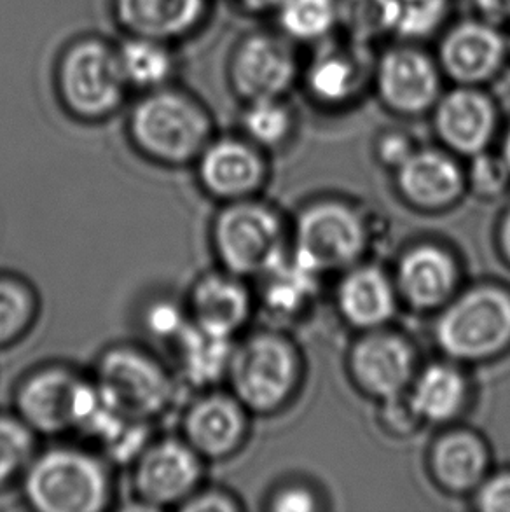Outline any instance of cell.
Returning a JSON list of instances; mask_svg holds the SVG:
<instances>
[{
	"label": "cell",
	"mask_w": 510,
	"mask_h": 512,
	"mask_svg": "<svg viewBox=\"0 0 510 512\" xmlns=\"http://www.w3.org/2000/svg\"><path fill=\"white\" fill-rule=\"evenodd\" d=\"M353 369L360 383L373 394L395 397L413 373L407 346L392 336H371L353 353Z\"/></svg>",
	"instance_id": "21"
},
{
	"label": "cell",
	"mask_w": 510,
	"mask_h": 512,
	"mask_svg": "<svg viewBox=\"0 0 510 512\" xmlns=\"http://www.w3.org/2000/svg\"><path fill=\"white\" fill-rule=\"evenodd\" d=\"M186 308L194 326L235 340L249 320L252 301L242 277L221 268L194 280L187 294Z\"/></svg>",
	"instance_id": "18"
},
{
	"label": "cell",
	"mask_w": 510,
	"mask_h": 512,
	"mask_svg": "<svg viewBox=\"0 0 510 512\" xmlns=\"http://www.w3.org/2000/svg\"><path fill=\"white\" fill-rule=\"evenodd\" d=\"M400 14V0H338L336 34L378 48L381 42L395 39Z\"/></svg>",
	"instance_id": "24"
},
{
	"label": "cell",
	"mask_w": 510,
	"mask_h": 512,
	"mask_svg": "<svg viewBox=\"0 0 510 512\" xmlns=\"http://www.w3.org/2000/svg\"><path fill=\"white\" fill-rule=\"evenodd\" d=\"M446 79L425 44L395 39L378 49L373 91L388 111L399 116H421L434 109Z\"/></svg>",
	"instance_id": "7"
},
{
	"label": "cell",
	"mask_w": 510,
	"mask_h": 512,
	"mask_svg": "<svg viewBox=\"0 0 510 512\" xmlns=\"http://www.w3.org/2000/svg\"><path fill=\"white\" fill-rule=\"evenodd\" d=\"M437 340L456 359H481L510 340V298L491 287L477 289L449 306L437 326Z\"/></svg>",
	"instance_id": "12"
},
{
	"label": "cell",
	"mask_w": 510,
	"mask_h": 512,
	"mask_svg": "<svg viewBox=\"0 0 510 512\" xmlns=\"http://www.w3.org/2000/svg\"><path fill=\"white\" fill-rule=\"evenodd\" d=\"M128 133L137 153L161 167L194 165L212 140L207 112L186 95L156 91L131 111Z\"/></svg>",
	"instance_id": "4"
},
{
	"label": "cell",
	"mask_w": 510,
	"mask_h": 512,
	"mask_svg": "<svg viewBox=\"0 0 510 512\" xmlns=\"http://www.w3.org/2000/svg\"><path fill=\"white\" fill-rule=\"evenodd\" d=\"M238 4L249 13H275L282 0H238Z\"/></svg>",
	"instance_id": "42"
},
{
	"label": "cell",
	"mask_w": 510,
	"mask_h": 512,
	"mask_svg": "<svg viewBox=\"0 0 510 512\" xmlns=\"http://www.w3.org/2000/svg\"><path fill=\"white\" fill-rule=\"evenodd\" d=\"M479 507L488 512H510V474L484 485L479 493Z\"/></svg>",
	"instance_id": "38"
},
{
	"label": "cell",
	"mask_w": 510,
	"mask_h": 512,
	"mask_svg": "<svg viewBox=\"0 0 510 512\" xmlns=\"http://www.w3.org/2000/svg\"><path fill=\"white\" fill-rule=\"evenodd\" d=\"M474 16L493 27L510 30V0H472Z\"/></svg>",
	"instance_id": "39"
},
{
	"label": "cell",
	"mask_w": 510,
	"mask_h": 512,
	"mask_svg": "<svg viewBox=\"0 0 510 512\" xmlns=\"http://www.w3.org/2000/svg\"><path fill=\"white\" fill-rule=\"evenodd\" d=\"M364 231L359 215L339 203H324L306 210L297 222L296 259L304 268L336 270L359 256Z\"/></svg>",
	"instance_id": "14"
},
{
	"label": "cell",
	"mask_w": 510,
	"mask_h": 512,
	"mask_svg": "<svg viewBox=\"0 0 510 512\" xmlns=\"http://www.w3.org/2000/svg\"><path fill=\"white\" fill-rule=\"evenodd\" d=\"M297 44L282 32H255L240 42L231 62V84L247 100L283 98L301 77Z\"/></svg>",
	"instance_id": "13"
},
{
	"label": "cell",
	"mask_w": 510,
	"mask_h": 512,
	"mask_svg": "<svg viewBox=\"0 0 510 512\" xmlns=\"http://www.w3.org/2000/svg\"><path fill=\"white\" fill-rule=\"evenodd\" d=\"M243 130L255 146L275 147L289 137L292 114L283 98L247 102Z\"/></svg>",
	"instance_id": "33"
},
{
	"label": "cell",
	"mask_w": 510,
	"mask_h": 512,
	"mask_svg": "<svg viewBox=\"0 0 510 512\" xmlns=\"http://www.w3.org/2000/svg\"><path fill=\"white\" fill-rule=\"evenodd\" d=\"M509 168L505 165L504 158L498 160L488 154H476V161L472 167V182L479 193H500L507 184Z\"/></svg>",
	"instance_id": "36"
},
{
	"label": "cell",
	"mask_w": 510,
	"mask_h": 512,
	"mask_svg": "<svg viewBox=\"0 0 510 512\" xmlns=\"http://www.w3.org/2000/svg\"><path fill=\"white\" fill-rule=\"evenodd\" d=\"M116 11L133 34L159 41L189 32L205 13V0H116Z\"/></svg>",
	"instance_id": "20"
},
{
	"label": "cell",
	"mask_w": 510,
	"mask_h": 512,
	"mask_svg": "<svg viewBox=\"0 0 510 512\" xmlns=\"http://www.w3.org/2000/svg\"><path fill=\"white\" fill-rule=\"evenodd\" d=\"M235 345V340L207 333L191 322L170 345L175 359L173 371L184 387L196 392L217 388L228 378Z\"/></svg>",
	"instance_id": "19"
},
{
	"label": "cell",
	"mask_w": 510,
	"mask_h": 512,
	"mask_svg": "<svg viewBox=\"0 0 510 512\" xmlns=\"http://www.w3.org/2000/svg\"><path fill=\"white\" fill-rule=\"evenodd\" d=\"M226 381L243 408L268 413L280 406L294 383V357L273 334H254L236 343Z\"/></svg>",
	"instance_id": "11"
},
{
	"label": "cell",
	"mask_w": 510,
	"mask_h": 512,
	"mask_svg": "<svg viewBox=\"0 0 510 512\" xmlns=\"http://www.w3.org/2000/svg\"><path fill=\"white\" fill-rule=\"evenodd\" d=\"M435 60L446 83L486 88L509 67L507 32L470 16L453 20L435 42Z\"/></svg>",
	"instance_id": "8"
},
{
	"label": "cell",
	"mask_w": 510,
	"mask_h": 512,
	"mask_svg": "<svg viewBox=\"0 0 510 512\" xmlns=\"http://www.w3.org/2000/svg\"><path fill=\"white\" fill-rule=\"evenodd\" d=\"M210 240L222 270L238 277H261L285 259L280 221L268 207L250 198L222 203Z\"/></svg>",
	"instance_id": "5"
},
{
	"label": "cell",
	"mask_w": 510,
	"mask_h": 512,
	"mask_svg": "<svg viewBox=\"0 0 510 512\" xmlns=\"http://www.w3.org/2000/svg\"><path fill=\"white\" fill-rule=\"evenodd\" d=\"M119 62L128 83L156 86L165 81L172 69V60L158 42L138 37L126 42L119 51Z\"/></svg>",
	"instance_id": "34"
},
{
	"label": "cell",
	"mask_w": 510,
	"mask_h": 512,
	"mask_svg": "<svg viewBox=\"0 0 510 512\" xmlns=\"http://www.w3.org/2000/svg\"><path fill=\"white\" fill-rule=\"evenodd\" d=\"M315 277V271L304 268L296 259L292 263L282 259L259 277L262 278L264 305L275 313L296 312L315 292Z\"/></svg>",
	"instance_id": "30"
},
{
	"label": "cell",
	"mask_w": 510,
	"mask_h": 512,
	"mask_svg": "<svg viewBox=\"0 0 510 512\" xmlns=\"http://www.w3.org/2000/svg\"><path fill=\"white\" fill-rule=\"evenodd\" d=\"M201 191L219 203L247 200L264 177L261 154L252 142L210 140L194 161Z\"/></svg>",
	"instance_id": "17"
},
{
	"label": "cell",
	"mask_w": 510,
	"mask_h": 512,
	"mask_svg": "<svg viewBox=\"0 0 510 512\" xmlns=\"http://www.w3.org/2000/svg\"><path fill=\"white\" fill-rule=\"evenodd\" d=\"M339 306L355 326H378L392 313V289L381 271L364 268L352 273L341 285Z\"/></svg>",
	"instance_id": "25"
},
{
	"label": "cell",
	"mask_w": 510,
	"mask_h": 512,
	"mask_svg": "<svg viewBox=\"0 0 510 512\" xmlns=\"http://www.w3.org/2000/svg\"><path fill=\"white\" fill-rule=\"evenodd\" d=\"M104 406L91 374L67 364H46L14 388V413L39 437L79 436Z\"/></svg>",
	"instance_id": "3"
},
{
	"label": "cell",
	"mask_w": 510,
	"mask_h": 512,
	"mask_svg": "<svg viewBox=\"0 0 510 512\" xmlns=\"http://www.w3.org/2000/svg\"><path fill=\"white\" fill-rule=\"evenodd\" d=\"M430 114L439 139L467 156L483 153L497 130V104L486 88L451 84Z\"/></svg>",
	"instance_id": "16"
},
{
	"label": "cell",
	"mask_w": 510,
	"mask_h": 512,
	"mask_svg": "<svg viewBox=\"0 0 510 512\" xmlns=\"http://www.w3.org/2000/svg\"><path fill=\"white\" fill-rule=\"evenodd\" d=\"M207 462L180 436L152 437L130 465L131 490L144 509H179L205 485Z\"/></svg>",
	"instance_id": "6"
},
{
	"label": "cell",
	"mask_w": 510,
	"mask_h": 512,
	"mask_svg": "<svg viewBox=\"0 0 510 512\" xmlns=\"http://www.w3.org/2000/svg\"><path fill=\"white\" fill-rule=\"evenodd\" d=\"M126 83L119 55L102 42H79L63 56L60 91L77 118L95 121L112 114L125 97Z\"/></svg>",
	"instance_id": "9"
},
{
	"label": "cell",
	"mask_w": 510,
	"mask_h": 512,
	"mask_svg": "<svg viewBox=\"0 0 510 512\" xmlns=\"http://www.w3.org/2000/svg\"><path fill=\"white\" fill-rule=\"evenodd\" d=\"M275 16L290 41L317 44L336 34L338 0H282Z\"/></svg>",
	"instance_id": "26"
},
{
	"label": "cell",
	"mask_w": 510,
	"mask_h": 512,
	"mask_svg": "<svg viewBox=\"0 0 510 512\" xmlns=\"http://www.w3.org/2000/svg\"><path fill=\"white\" fill-rule=\"evenodd\" d=\"M41 312L34 285L11 273H0V350L23 340Z\"/></svg>",
	"instance_id": "27"
},
{
	"label": "cell",
	"mask_w": 510,
	"mask_h": 512,
	"mask_svg": "<svg viewBox=\"0 0 510 512\" xmlns=\"http://www.w3.org/2000/svg\"><path fill=\"white\" fill-rule=\"evenodd\" d=\"M142 324L145 333L158 341H165L168 346L184 333L191 319L187 313L186 301L170 298L152 299L142 312Z\"/></svg>",
	"instance_id": "35"
},
{
	"label": "cell",
	"mask_w": 510,
	"mask_h": 512,
	"mask_svg": "<svg viewBox=\"0 0 510 512\" xmlns=\"http://www.w3.org/2000/svg\"><path fill=\"white\" fill-rule=\"evenodd\" d=\"M91 378L109 408L147 423L168 415L184 387L163 360L131 343L107 346L95 360Z\"/></svg>",
	"instance_id": "2"
},
{
	"label": "cell",
	"mask_w": 510,
	"mask_h": 512,
	"mask_svg": "<svg viewBox=\"0 0 510 512\" xmlns=\"http://www.w3.org/2000/svg\"><path fill=\"white\" fill-rule=\"evenodd\" d=\"M273 509L282 512H310L315 509V500L304 490L289 488L276 497Z\"/></svg>",
	"instance_id": "41"
},
{
	"label": "cell",
	"mask_w": 510,
	"mask_h": 512,
	"mask_svg": "<svg viewBox=\"0 0 510 512\" xmlns=\"http://www.w3.org/2000/svg\"><path fill=\"white\" fill-rule=\"evenodd\" d=\"M400 289L413 305L428 308L441 303L455 284V266L442 250L420 247L404 257L399 268Z\"/></svg>",
	"instance_id": "23"
},
{
	"label": "cell",
	"mask_w": 510,
	"mask_h": 512,
	"mask_svg": "<svg viewBox=\"0 0 510 512\" xmlns=\"http://www.w3.org/2000/svg\"><path fill=\"white\" fill-rule=\"evenodd\" d=\"M247 432V409L231 392H198L180 418V437L205 462L233 457Z\"/></svg>",
	"instance_id": "15"
},
{
	"label": "cell",
	"mask_w": 510,
	"mask_h": 512,
	"mask_svg": "<svg viewBox=\"0 0 510 512\" xmlns=\"http://www.w3.org/2000/svg\"><path fill=\"white\" fill-rule=\"evenodd\" d=\"M507 41H509V60H510V30L507 32Z\"/></svg>",
	"instance_id": "45"
},
{
	"label": "cell",
	"mask_w": 510,
	"mask_h": 512,
	"mask_svg": "<svg viewBox=\"0 0 510 512\" xmlns=\"http://www.w3.org/2000/svg\"><path fill=\"white\" fill-rule=\"evenodd\" d=\"M463 394L462 376L453 367L437 364L421 374L414 387L411 406L416 415L442 422L455 415L462 404Z\"/></svg>",
	"instance_id": "28"
},
{
	"label": "cell",
	"mask_w": 510,
	"mask_h": 512,
	"mask_svg": "<svg viewBox=\"0 0 510 512\" xmlns=\"http://www.w3.org/2000/svg\"><path fill=\"white\" fill-rule=\"evenodd\" d=\"M112 465L90 446L56 444L37 451L20 479L21 495L39 512H104L116 499Z\"/></svg>",
	"instance_id": "1"
},
{
	"label": "cell",
	"mask_w": 510,
	"mask_h": 512,
	"mask_svg": "<svg viewBox=\"0 0 510 512\" xmlns=\"http://www.w3.org/2000/svg\"><path fill=\"white\" fill-rule=\"evenodd\" d=\"M502 240H504L505 252H507L510 257V212L509 215L505 217L504 229H502Z\"/></svg>",
	"instance_id": "43"
},
{
	"label": "cell",
	"mask_w": 510,
	"mask_h": 512,
	"mask_svg": "<svg viewBox=\"0 0 510 512\" xmlns=\"http://www.w3.org/2000/svg\"><path fill=\"white\" fill-rule=\"evenodd\" d=\"M238 507L240 506L236 504L235 497H231L228 492L203 485L184 506L180 507V511L231 512L238 511Z\"/></svg>",
	"instance_id": "37"
},
{
	"label": "cell",
	"mask_w": 510,
	"mask_h": 512,
	"mask_svg": "<svg viewBox=\"0 0 510 512\" xmlns=\"http://www.w3.org/2000/svg\"><path fill=\"white\" fill-rule=\"evenodd\" d=\"M434 465L444 485L453 490H467L483 478L486 457L483 446L474 437L456 434L439 443Z\"/></svg>",
	"instance_id": "29"
},
{
	"label": "cell",
	"mask_w": 510,
	"mask_h": 512,
	"mask_svg": "<svg viewBox=\"0 0 510 512\" xmlns=\"http://www.w3.org/2000/svg\"><path fill=\"white\" fill-rule=\"evenodd\" d=\"M378 48L334 34L317 42L303 63L299 81L311 100L324 107H345L373 91Z\"/></svg>",
	"instance_id": "10"
},
{
	"label": "cell",
	"mask_w": 510,
	"mask_h": 512,
	"mask_svg": "<svg viewBox=\"0 0 510 512\" xmlns=\"http://www.w3.org/2000/svg\"><path fill=\"white\" fill-rule=\"evenodd\" d=\"M455 0H413L402 4L395 39L425 44L437 39L453 21Z\"/></svg>",
	"instance_id": "32"
},
{
	"label": "cell",
	"mask_w": 510,
	"mask_h": 512,
	"mask_svg": "<svg viewBox=\"0 0 510 512\" xmlns=\"http://www.w3.org/2000/svg\"><path fill=\"white\" fill-rule=\"evenodd\" d=\"M400 170V187L409 200L439 207L455 198L462 177L455 161L439 151H414Z\"/></svg>",
	"instance_id": "22"
},
{
	"label": "cell",
	"mask_w": 510,
	"mask_h": 512,
	"mask_svg": "<svg viewBox=\"0 0 510 512\" xmlns=\"http://www.w3.org/2000/svg\"><path fill=\"white\" fill-rule=\"evenodd\" d=\"M505 161V165H507V168H509L510 173V130L507 132V135H505L504 140V156H502Z\"/></svg>",
	"instance_id": "44"
},
{
	"label": "cell",
	"mask_w": 510,
	"mask_h": 512,
	"mask_svg": "<svg viewBox=\"0 0 510 512\" xmlns=\"http://www.w3.org/2000/svg\"><path fill=\"white\" fill-rule=\"evenodd\" d=\"M400 2H402V4H406V2H413V0H400Z\"/></svg>",
	"instance_id": "46"
},
{
	"label": "cell",
	"mask_w": 510,
	"mask_h": 512,
	"mask_svg": "<svg viewBox=\"0 0 510 512\" xmlns=\"http://www.w3.org/2000/svg\"><path fill=\"white\" fill-rule=\"evenodd\" d=\"M414 153L411 140L407 139L402 133H388L380 142L381 158L388 165L400 167L402 163L409 160V156Z\"/></svg>",
	"instance_id": "40"
},
{
	"label": "cell",
	"mask_w": 510,
	"mask_h": 512,
	"mask_svg": "<svg viewBox=\"0 0 510 512\" xmlns=\"http://www.w3.org/2000/svg\"><path fill=\"white\" fill-rule=\"evenodd\" d=\"M39 436L14 411L0 413V492L20 485L39 451Z\"/></svg>",
	"instance_id": "31"
}]
</instances>
